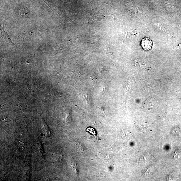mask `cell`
<instances>
[{
  "label": "cell",
  "instance_id": "6da1fadb",
  "mask_svg": "<svg viewBox=\"0 0 181 181\" xmlns=\"http://www.w3.org/2000/svg\"><path fill=\"white\" fill-rule=\"evenodd\" d=\"M141 45L144 50L149 51L151 49L152 46L153 42L150 38L145 37L141 41Z\"/></svg>",
  "mask_w": 181,
  "mask_h": 181
},
{
  "label": "cell",
  "instance_id": "7a4b0ae2",
  "mask_svg": "<svg viewBox=\"0 0 181 181\" xmlns=\"http://www.w3.org/2000/svg\"><path fill=\"white\" fill-rule=\"evenodd\" d=\"M34 56L27 57L25 58H22L21 59V61L22 62H25L27 63H28L31 62L32 60L34 59Z\"/></svg>",
  "mask_w": 181,
  "mask_h": 181
}]
</instances>
